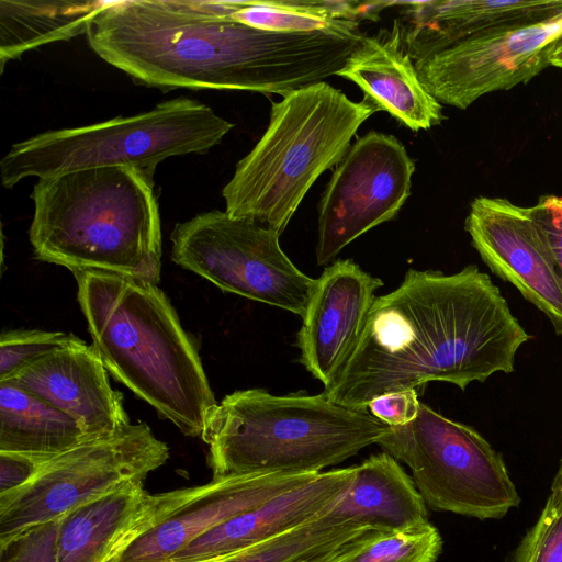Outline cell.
Returning a JSON list of instances; mask_svg holds the SVG:
<instances>
[{"mask_svg": "<svg viewBox=\"0 0 562 562\" xmlns=\"http://www.w3.org/2000/svg\"><path fill=\"white\" fill-rule=\"evenodd\" d=\"M327 514L380 532L404 531L429 522L427 504L413 479L386 452L355 467L351 485Z\"/></svg>", "mask_w": 562, "mask_h": 562, "instance_id": "cell-21", "label": "cell"}, {"mask_svg": "<svg viewBox=\"0 0 562 562\" xmlns=\"http://www.w3.org/2000/svg\"><path fill=\"white\" fill-rule=\"evenodd\" d=\"M355 467L319 472L192 541L168 562H211L263 542L326 513L348 491Z\"/></svg>", "mask_w": 562, "mask_h": 562, "instance_id": "cell-18", "label": "cell"}, {"mask_svg": "<svg viewBox=\"0 0 562 562\" xmlns=\"http://www.w3.org/2000/svg\"><path fill=\"white\" fill-rule=\"evenodd\" d=\"M387 426L369 409L323 393L277 396L260 389L226 395L201 439L213 477L250 473H318L376 443Z\"/></svg>", "mask_w": 562, "mask_h": 562, "instance_id": "cell-5", "label": "cell"}, {"mask_svg": "<svg viewBox=\"0 0 562 562\" xmlns=\"http://www.w3.org/2000/svg\"><path fill=\"white\" fill-rule=\"evenodd\" d=\"M414 171L415 161L395 136L370 131L359 137L336 166L319 201L317 265L393 220L411 194Z\"/></svg>", "mask_w": 562, "mask_h": 562, "instance_id": "cell-11", "label": "cell"}, {"mask_svg": "<svg viewBox=\"0 0 562 562\" xmlns=\"http://www.w3.org/2000/svg\"><path fill=\"white\" fill-rule=\"evenodd\" d=\"M337 76L355 82L379 111H386L413 132L439 125L445 115L422 83L404 45L403 24L366 35Z\"/></svg>", "mask_w": 562, "mask_h": 562, "instance_id": "cell-19", "label": "cell"}, {"mask_svg": "<svg viewBox=\"0 0 562 562\" xmlns=\"http://www.w3.org/2000/svg\"><path fill=\"white\" fill-rule=\"evenodd\" d=\"M441 550L438 529L427 522L404 531H372L346 562H436Z\"/></svg>", "mask_w": 562, "mask_h": 562, "instance_id": "cell-25", "label": "cell"}, {"mask_svg": "<svg viewBox=\"0 0 562 562\" xmlns=\"http://www.w3.org/2000/svg\"><path fill=\"white\" fill-rule=\"evenodd\" d=\"M92 346L108 372L190 437L216 400L198 349L157 284L116 273H72Z\"/></svg>", "mask_w": 562, "mask_h": 562, "instance_id": "cell-3", "label": "cell"}, {"mask_svg": "<svg viewBox=\"0 0 562 562\" xmlns=\"http://www.w3.org/2000/svg\"><path fill=\"white\" fill-rule=\"evenodd\" d=\"M560 467L562 468V460H561V464H560Z\"/></svg>", "mask_w": 562, "mask_h": 562, "instance_id": "cell-35", "label": "cell"}, {"mask_svg": "<svg viewBox=\"0 0 562 562\" xmlns=\"http://www.w3.org/2000/svg\"><path fill=\"white\" fill-rule=\"evenodd\" d=\"M81 340L74 334L41 329H11L0 336V381L31 362Z\"/></svg>", "mask_w": 562, "mask_h": 562, "instance_id": "cell-27", "label": "cell"}, {"mask_svg": "<svg viewBox=\"0 0 562 562\" xmlns=\"http://www.w3.org/2000/svg\"><path fill=\"white\" fill-rule=\"evenodd\" d=\"M105 1L1 0L0 63L41 46L86 35Z\"/></svg>", "mask_w": 562, "mask_h": 562, "instance_id": "cell-23", "label": "cell"}, {"mask_svg": "<svg viewBox=\"0 0 562 562\" xmlns=\"http://www.w3.org/2000/svg\"><path fill=\"white\" fill-rule=\"evenodd\" d=\"M61 518L30 527L3 546L1 562H58Z\"/></svg>", "mask_w": 562, "mask_h": 562, "instance_id": "cell-28", "label": "cell"}, {"mask_svg": "<svg viewBox=\"0 0 562 562\" xmlns=\"http://www.w3.org/2000/svg\"><path fill=\"white\" fill-rule=\"evenodd\" d=\"M86 440L67 414L11 381H0V451L55 457Z\"/></svg>", "mask_w": 562, "mask_h": 562, "instance_id": "cell-24", "label": "cell"}, {"mask_svg": "<svg viewBox=\"0 0 562 562\" xmlns=\"http://www.w3.org/2000/svg\"><path fill=\"white\" fill-rule=\"evenodd\" d=\"M7 381L67 414L88 439L131 425L123 394L112 389L99 353L82 339L31 362Z\"/></svg>", "mask_w": 562, "mask_h": 562, "instance_id": "cell-16", "label": "cell"}, {"mask_svg": "<svg viewBox=\"0 0 562 562\" xmlns=\"http://www.w3.org/2000/svg\"><path fill=\"white\" fill-rule=\"evenodd\" d=\"M168 458L167 443L136 423L48 459L26 484L0 494V546L130 483H144Z\"/></svg>", "mask_w": 562, "mask_h": 562, "instance_id": "cell-9", "label": "cell"}, {"mask_svg": "<svg viewBox=\"0 0 562 562\" xmlns=\"http://www.w3.org/2000/svg\"><path fill=\"white\" fill-rule=\"evenodd\" d=\"M234 124L190 98H175L131 116L36 134L13 144L0 161L1 184L103 167H128L153 179L158 164L205 154Z\"/></svg>", "mask_w": 562, "mask_h": 562, "instance_id": "cell-7", "label": "cell"}, {"mask_svg": "<svg viewBox=\"0 0 562 562\" xmlns=\"http://www.w3.org/2000/svg\"><path fill=\"white\" fill-rule=\"evenodd\" d=\"M50 458L53 457L0 451V494L26 484Z\"/></svg>", "mask_w": 562, "mask_h": 562, "instance_id": "cell-31", "label": "cell"}, {"mask_svg": "<svg viewBox=\"0 0 562 562\" xmlns=\"http://www.w3.org/2000/svg\"><path fill=\"white\" fill-rule=\"evenodd\" d=\"M551 66L558 67L562 69V33L554 42L551 55H550Z\"/></svg>", "mask_w": 562, "mask_h": 562, "instance_id": "cell-34", "label": "cell"}, {"mask_svg": "<svg viewBox=\"0 0 562 562\" xmlns=\"http://www.w3.org/2000/svg\"><path fill=\"white\" fill-rule=\"evenodd\" d=\"M29 237L37 259L158 284L161 225L153 179L128 167L40 178Z\"/></svg>", "mask_w": 562, "mask_h": 562, "instance_id": "cell-4", "label": "cell"}, {"mask_svg": "<svg viewBox=\"0 0 562 562\" xmlns=\"http://www.w3.org/2000/svg\"><path fill=\"white\" fill-rule=\"evenodd\" d=\"M297 559L293 540L288 535H280L211 562H297Z\"/></svg>", "mask_w": 562, "mask_h": 562, "instance_id": "cell-32", "label": "cell"}, {"mask_svg": "<svg viewBox=\"0 0 562 562\" xmlns=\"http://www.w3.org/2000/svg\"><path fill=\"white\" fill-rule=\"evenodd\" d=\"M409 21L404 45L413 61L425 59L465 37L548 20L562 13V0L406 1L398 2Z\"/></svg>", "mask_w": 562, "mask_h": 562, "instance_id": "cell-20", "label": "cell"}, {"mask_svg": "<svg viewBox=\"0 0 562 562\" xmlns=\"http://www.w3.org/2000/svg\"><path fill=\"white\" fill-rule=\"evenodd\" d=\"M531 211L546 236L557 272L562 282V196L542 195L531 206Z\"/></svg>", "mask_w": 562, "mask_h": 562, "instance_id": "cell-30", "label": "cell"}, {"mask_svg": "<svg viewBox=\"0 0 562 562\" xmlns=\"http://www.w3.org/2000/svg\"><path fill=\"white\" fill-rule=\"evenodd\" d=\"M529 338L476 266L452 274L409 269L397 289L375 297L352 353L323 394L368 409L383 394L434 381L465 390L495 373H512Z\"/></svg>", "mask_w": 562, "mask_h": 562, "instance_id": "cell-2", "label": "cell"}, {"mask_svg": "<svg viewBox=\"0 0 562 562\" xmlns=\"http://www.w3.org/2000/svg\"><path fill=\"white\" fill-rule=\"evenodd\" d=\"M510 562H562V468L553 480L536 524L516 548Z\"/></svg>", "mask_w": 562, "mask_h": 562, "instance_id": "cell-26", "label": "cell"}, {"mask_svg": "<svg viewBox=\"0 0 562 562\" xmlns=\"http://www.w3.org/2000/svg\"><path fill=\"white\" fill-rule=\"evenodd\" d=\"M373 531V530H372ZM368 531L361 537L355 539L353 541L349 542L347 546H345L339 552H337L335 555L328 558L325 561L322 562H346L348 557L352 554L364 541V539L372 532Z\"/></svg>", "mask_w": 562, "mask_h": 562, "instance_id": "cell-33", "label": "cell"}, {"mask_svg": "<svg viewBox=\"0 0 562 562\" xmlns=\"http://www.w3.org/2000/svg\"><path fill=\"white\" fill-rule=\"evenodd\" d=\"M319 473V472H318ZM317 473H250L213 477L188 495L161 522L110 562H168L192 541Z\"/></svg>", "mask_w": 562, "mask_h": 562, "instance_id": "cell-14", "label": "cell"}, {"mask_svg": "<svg viewBox=\"0 0 562 562\" xmlns=\"http://www.w3.org/2000/svg\"><path fill=\"white\" fill-rule=\"evenodd\" d=\"M378 111L325 81L272 103L266 132L222 190L225 212L281 235L316 179L344 159L359 127Z\"/></svg>", "mask_w": 562, "mask_h": 562, "instance_id": "cell-6", "label": "cell"}, {"mask_svg": "<svg viewBox=\"0 0 562 562\" xmlns=\"http://www.w3.org/2000/svg\"><path fill=\"white\" fill-rule=\"evenodd\" d=\"M417 391L414 389L383 394L368 404L369 412L390 427L413 422L419 411Z\"/></svg>", "mask_w": 562, "mask_h": 562, "instance_id": "cell-29", "label": "cell"}, {"mask_svg": "<svg viewBox=\"0 0 562 562\" xmlns=\"http://www.w3.org/2000/svg\"><path fill=\"white\" fill-rule=\"evenodd\" d=\"M382 285L350 259L336 260L316 279L296 344L299 361L324 387L352 353Z\"/></svg>", "mask_w": 562, "mask_h": 562, "instance_id": "cell-15", "label": "cell"}, {"mask_svg": "<svg viewBox=\"0 0 562 562\" xmlns=\"http://www.w3.org/2000/svg\"><path fill=\"white\" fill-rule=\"evenodd\" d=\"M279 234L225 211L178 223L171 259L221 289L304 317L316 286L282 250Z\"/></svg>", "mask_w": 562, "mask_h": 562, "instance_id": "cell-10", "label": "cell"}, {"mask_svg": "<svg viewBox=\"0 0 562 562\" xmlns=\"http://www.w3.org/2000/svg\"><path fill=\"white\" fill-rule=\"evenodd\" d=\"M405 463L434 510L499 519L520 503L502 454L475 429L420 403L416 418L376 441Z\"/></svg>", "mask_w": 562, "mask_h": 562, "instance_id": "cell-8", "label": "cell"}, {"mask_svg": "<svg viewBox=\"0 0 562 562\" xmlns=\"http://www.w3.org/2000/svg\"><path fill=\"white\" fill-rule=\"evenodd\" d=\"M396 1L355 0H267L222 1L220 7L231 20L270 32L360 31L362 20L376 21Z\"/></svg>", "mask_w": 562, "mask_h": 562, "instance_id": "cell-22", "label": "cell"}, {"mask_svg": "<svg viewBox=\"0 0 562 562\" xmlns=\"http://www.w3.org/2000/svg\"><path fill=\"white\" fill-rule=\"evenodd\" d=\"M86 37L138 85L285 97L337 75L366 34L270 32L231 20L218 1L132 0L109 2Z\"/></svg>", "mask_w": 562, "mask_h": 562, "instance_id": "cell-1", "label": "cell"}, {"mask_svg": "<svg viewBox=\"0 0 562 562\" xmlns=\"http://www.w3.org/2000/svg\"><path fill=\"white\" fill-rule=\"evenodd\" d=\"M562 13L544 21L479 33L415 61L427 91L460 110L496 91L526 83L551 66Z\"/></svg>", "mask_w": 562, "mask_h": 562, "instance_id": "cell-12", "label": "cell"}, {"mask_svg": "<svg viewBox=\"0 0 562 562\" xmlns=\"http://www.w3.org/2000/svg\"><path fill=\"white\" fill-rule=\"evenodd\" d=\"M464 228L492 272L514 285L561 335L562 282L531 206L480 195L470 204Z\"/></svg>", "mask_w": 562, "mask_h": 562, "instance_id": "cell-13", "label": "cell"}, {"mask_svg": "<svg viewBox=\"0 0 562 562\" xmlns=\"http://www.w3.org/2000/svg\"><path fill=\"white\" fill-rule=\"evenodd\" d=\"M188 495L187 488L149 494L130 483L61 517L58 562H110L161 522Z\"/></svg>", "mask_w": 562, "mask_h": 562, "instance_id": "cell-17", "label": "cell"}]
</instances>
